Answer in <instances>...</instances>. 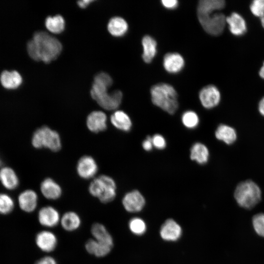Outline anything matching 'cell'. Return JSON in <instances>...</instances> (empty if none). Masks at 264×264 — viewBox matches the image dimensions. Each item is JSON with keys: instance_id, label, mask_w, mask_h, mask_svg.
Wrapping results in <instances>:
<instances>
[{"instance_id": "cell-1", "label": "cell", "mask_w": 264, "mask_h": 264, "mask_svg": "<svg viewBox=\"0 0 264 264\" xmlns=\"http://www.w3.org/2000/svg\"><path fill=\"white\" fill-rule=\"evenodd\" d=\"M62 45L55 37L44 31H37L27 44V50L33 60L49 63L60 54Z\"/></svg>"}, {"instance_id": "cell-2", "label": "cell", "mask_w": 264, "mask_h": 264, "mask_svg": "<svg viewBox=\"0 0 264 264\" xmlns=\"http://www.w3.org/2000/svg\"><path fill=\"white\" fill-rule=\"evenodd\" d=\"M153 104L170 114L176 113L178 108L177 93L174 88L166 83L153 86L150 90Z\"/></svg>"}, {"instance_id": "cell-3", "label": "cell", "mask_w": 264, "mask_h": 264, "mask_svg": "<svg viewBox=\"0 0 264 264\" xmlns=\"http://www.w3.org/2000/svg\"><path fill=\"white\" fill-rule=\"evenodd\" d=\"M88 191L91 196L98 198L101 202L107 203L115 198L116 185L111 177L101 175L91 182L88 186Z\"/></svg>"}, {"instance_id": "cell-4", "label": "cell", "mask_w": 264, "mask_h": 264, "mask_svg": "<svg viewBox=\"0 0 264 264\" xmlns=\"http://www.w3.org/2000/svg\"><path fill=\"white\" fill-rule=\"evenodd\" d=\"M234 197L242 207L249 209L255 206L261 198V191L258 185L252 180L240 183L234 192Z\"/></svg>"}, {"instance_id": "cell-5", "label": "cell", "mask_w": 264, "mask_h": 264, "mask_svg": "<svg viewBox=\"0 0 264 264\" xmlns=\"http://www.w3.org/2000/svg\"><path fill=\"white\" fill-rule=\"evenodd\" d=\"M31 143L37 149L45 148L57 152L61 148V141L58 133L47 126L37 129L33 133Z\"/></svg>"}, {"instance_id": "cell-6", "label": "cell", "mask_w": 264, "mask_h": 264, "mask_svg": "<svg viewBox=\"0 0 264 264\" xmlns=\"http://www.w3.org/2000/svg\"><path fill=\"white\" fill-rule=\"evenodd\" d=\"M198 21L205 32L213 36H219L223 31L226 17L221 13L210 12L197 14Z\"/></svg>"}, {"instance_id": "cell-7", "label": "cell", "mask_w": 264, "mask_h": 264, "mask_svg": "<svg viewBox=\"0 0 264 264\" xmlns=\"http://www.w3.org/2000/svg\"><path fill=\"white\" fill-rule=\"evenodd\" d=\"M199 99L204 108L211 109L218 106L220 102V93L216 86L209 85L200 90Z\"/></svg>"}, {"instance_id": "cell-8", "label": "cell", "mask_w": 264, "mask_h": 264, "mask_svg": "<svg viewBox=\"0 0 264 264\" xmlns=\"http://www.w3.org/2000/svg\"><path fill=\"white\" fill-rule=\"evenodd\" d=\"M122 202L127 212L135 213L140 211L143 208L145 204V199L139 191L133 190L124 195Z\"/></svg>"}, {"instance_id": "cell-9", "label": "cell", "mask_w": 264, "mask_h": 264, "mask_svg": "<svg viewBox=\"0 0 264 264\" xmlns=\"http://www.w3.org/2000/svg\"><path fill=\"white\" fill-rule=\"evenodd\" d=\"M122 98V92L119 90H115L111 92L106 91L96 97L94 100L102 108L111 110L118 109Z\"/></svg>"}, {"instance_id": "cell-10", "label": "cell", "mask_w": 264, "mask_h": 264, "mask_svg": "<svg viewBox=\"0 0 264 264\" xmlns=\"http://www.w3.org/2000/svg\"><path fill=\"white\" fill-rule=\"evenodd\" d=\"M61 217L58 211L51 206L43 207L39 210L38 214L40 224L47 228L56 226L60 222Z\"/></svg>"}, {"instance_id": "cell-11", "label": "cell", "mask_w": 264, "mask_h": 264, "mask_svg": "<svg viewBox=\"0 0 264 264\" xmlns=\"http://www.w3.org/2000/svg\"><path fill=\"white\" fill-rule=\"evenodd\" d=\"M35 242L38 247L45 253H50L56 248L58 239L52 231L44 230L37 233L35 237Z\"/></svg>"}, {"instance_id": "cell-12", "label": "cell", "mask_w": 264, "mask_h": 264, "mask_svg": "<svg viewBox=\"0 0 264 264\" xmlns=\"http://www.w3.org/2000/svg\"><path fill=\"white\" fill-rule=\"evenodd\" d=\"M76 169L81 177L87 179L95 176L98 171V166L92 157L84 155L78 161Z\"/></svg>"}, {"instance_id": "cell-13", "label": "cell", "mask_w": 264, "mask_h": 264, "mask_svg": "<svg viewBox=\"0 0 264 264\" xmlns=\"http://www.w3.org/2000/svg\"><path fill=\"white\" fill-rule=\"evenodd\" d=\"M107 117L102 111H93L88 116L86 120L87 126L91 132L97 133L107 129Z\"/></svg>"}, {"instance_id": "cell-14", "label": "cell", "mask_w": 264, "mask_h": 264, "mask_svg": "<svg viewBox=\"0 0 264 264\" xmlns=\"http://www.w3.org/2000/svg\"><path fill=\"white\" fill-rule=\"evenodd\" d=\"M38 197L33 190H25L20 193L18 202L20 208L23 211L30 213L34 211L38 205Z\"/></svg>"}, {"instance_id": "cell-15", "label": "cell", "mask_w": 264, "mask_h": 264, "mask_svg": "<svg viewBox=\"0 0 264 264\" xmlns=\"http://www.w3.org/2000/svg\"><path fill=\"white\" fill-rule=\"evenodd\" d=\"M182 229L180 225L173 219H168L162 224L160 234L161 238L167 241L177 240L181 235Z\"/></svg>"}, {"instance_id": "cell-16", "label": "cell", "mask_w": 264, "mask_h": 264, "mask_svg": "<svg viewBox=\"0 0 264 264\" xmlns=\"http://www.w3.org/2000/svg\"><path fill=\"white\" fill-rule=\"evenodd\" d=\"M163 65L168 72L176 73L184 67V60L182 56L177 53H168L163 58Z\"/></svg>"}, {"instance_id": "cell-17", "label": "cell", "mask_w": 264, "mask_h": 264, "mask_svg": "<svg viewBox=\"0 0 264 264\" xmlns=\"http://www.w3.org/2000/svg\"><path fill=\"white\" fill-rule=\"evenodd\" d=\"M40 190L43 196L50 200L59 198L62 191L60 185L50 178L44 179L41 183Z\"/></svg>"}, {"instance_id": "cell-18", "label": "cell", "mask_w": 264, "mask_h": 264, "mask_svg": "<svg viewBox=\"0 0 264 264\" xmlns=\"http://www.w3.org/2000/svg\"><path fill=\"white\" fill-rule=\"evenodd\" d=\"M226 23L228 24L231 33L235 36H241L246 31V22L239 14L233 12L226 18Z\"/></svg>"}, {"instance_id": "cell-19", "label": "cell", "mask_w": 264, "mask_h": 264, "mask_svg": "<svg viewBox=\"0 0 264 264\" xmlns=\"http://www.w3.org/2000/svg\"><path fill=\"white\" fill-rule=\"evenodd\" d=\"M0 181L5 188L10 190L17 188L19 184L16 173L9 167H3L0 169Z\"/></svg>"}, {"instance_id": "cell-20", "label": "cell", "mask_w": 264, "mask_h": 264, "mask_svg": "<svg viewBox=\"0 0 264 264\" xmlns=\"http://www.w3.org/2000/svg\"><path fill=\"white\" fill-rule=\"evenodd\" d=\"M90 232L92 238L97 242L113 247V238L103 224L98 222L93 223L91 227Z\"/></svg>"}, {"instance_id": "cell-21", "label": "cell", "mask_w": 264, "mask_h": 264, "mask_svg": "<svg viewBox=\"0 0 264 264\" xmlns=\"http://www.w3.org/2000/svg\"><path fill=\"white\" fill-rule=\"evenodd\" d=\"M110 120L113 126L121 131L128 132L132 127V121L125 112L117 110L110 116Z\"/></svg>"}, {"instance_id": "cell-22", "label": "cell", "mask_w": 264, "mask_h": 264, "mask_svg": "<svg viewBox=\"0 0 264 264\" xmlns=\"http://www.w3.org/2000/svg\"><path fill=\"white\" fill-rule=\"evenodd\" d=\"M209 151L207 146L200 142L194 143L190 149L191 160L200 165L206 164L209 158Z\"/></svg>"}, {"instance_id": "cell-23", "label": "cell", "mask_w": 264, "mask_h": 264, "mask_svg": "<svg viewBox=\"0 0 264 264\" xmlns=\"http://www.w3.org/2000/svg\"><path fill=\"white\" fill-rule=\"evenodd\" d=\"M81 222V218L77 213L67 211L61 216L60 223L65 230L72 232L80 227Z\"/></svg>"}, {"instance_id": "cell-24", "label": "cell", "mask_w": 264, "mask_h": 264, "mask_svg": "<svg viewBox=\"0 0 264 264\" xmlns=\"http://www.w3.org/2000/svg\"><path fill=\"white\" fill-rule=\"evenodd\" d=\"M85 249L90 254L96 257H104L111 251L112 247L97 242L93 238L88 239L85 243Z\"/></svg>"}, {"instance_id": "cell-25", "label": "cell", "mask_w": 264, "mask_h": 264, "mask_svg": "<svg viewBox=\"0 0 264 264\" xmlns=\"http://www.w3.org/2000/svg\"><path fill=\"white\" fill-rule=\"evenodd\" d=\"M21 74L16 70L3 71L0 75V81L5 88L13 89L17 88L22 83Z\"/></svg>"}, {"instance_id": "cell-26", "label": "cell", "mask_w": 264, "mask_h": 264, "mask_svg": "<svg viewBox=\"0 0 264 264\" xmlns=\"http://www.w3.org/2000/svg\"><path fill=\"white\" fill-rule=\"evenodd\" d=\"M142 58L146 63H150L155 57L157 49L155 40L149 35H145L142 39Z\"/></svg>"}, {"instance_id": "cell-27", "label": "cell", "mask_w": 264, "mask_h": 264, "mask_svg": "<svg viewBox=\"0 0 264 264\" xmlns=\"http://www.w3.org/2000/svg\"><path fill=\"white\" fill-rule=\"evenodd\" d=\"M215 135L217 139L228 145L233 144L236 140L237 136L235 130L225 124L220 125L215 131Z\"/></svg>"}, {"instance_id": "cell-28", "label": "cell", "mask_w": 264, "mask_h": 264, "mask_svg": "<svg viewBox=\"0 0 264 264\" xmlns=\"http://www.w3.org/2000/svg\"><path fill=\"white\" fill-rule=\"evenodd\" d=\"M128 25L127 22L120 17L112 18L109 22L108 29L111 35L115 37H120L125 35L128 31Z\"/></svg>"}, {"instance_id": "cell-29", "label": "cell", "mask_w": 264, "mask_h": 264, "mask_svg": "<svg viewBox=\"0 0 264 264\" xmlns=\"http://www.w3.org/2000/svg\"><path fill=\"white\" fill-rule=\"evenodd\" d=\"M225 5L223 0H201L198 4L197 14L216 12L223 9Z\"/></svg>"}, {"instance_id": "cell-30", "label": "cell", "mask_w": 264, "mask_h": 264, "mask_svg": "<svg viewBox=\"0 0 264 264\" xmlns=\"http://www.w3.org/2000/svg\"><path fill=\"white\" fill-rule=\"evenodd\" d=\"M45 25L50 32L59 34L64 31L65 22L61 15H57L53 17H48L45 20Z\"/></svg>"}, {"instance_id": "cell-31", "label": "cell", "mask_w": 264, "mask_h": 264, "mask_svg": "<svg viewBox=\"0 0 264 264\" xmlns=\"http://www.w3.org/2000/svg\"><path fill=\"white\" fill-rule=\"evenodd\" d=\"M181 122L187 129H194L198 125L199 119L196 112L193 110H187L181 116Z\"/></svg>"}, {"instance_id": "cell-32", "label": "cell", "mask_w": 264, "mask_h": 264, "mask_svg": "<svg viewBox=\"0 0 264 264\" xmlns=\"http://www.w3.org/2000/svg\"><path fill=\"white\" fill-rule=\"evenodd\" d=\"M14 207V202L12 198L4 193H0V213L7 214Z\"/></svg>"}, {"instance_id": "cell-33", "label": "cell", "mask_w": 264, "mask_h": 264, "mask_svg": "<svg viewBox=\"0 0 264 264\" xmlns=\"http://www.w3.org/2000/svg\"><path fill=\"white\" fill-rule=\"evenodd\" d=\"M129 227L131 231L135 235H141L146 230L145 222L139 218H133L129 222Z\"/></svg>"}, {"instance_id": "cell-34", "label": "cell", "mask_w": 264, "mask_h": 264, "mask_svg": "<svg viewBox=\"0 0 264 264\" xmlns=\"http://www.w3.org/2000/svg\"><path fill=\"white\" fill-rule=\"evenodd\" d=\"M251 13L261 18L264 15V0H255L250 5Z\"/></svg>"}, {"instance_id": "cell-35", "label": "cell", "mask_w": 264, "mask_h": 264, "mask_svg": "<svg viewBox=\"0 0 264 264\" xmlns=\"http://www.w3.org/2000/svg\"><path fill=\"white\" fill-rule=\"evenodd\" d=\"M253 224L257 234L264 237V214L255 215L253 219Z\"/></svg>"}, {"instance_id": "cell-36", "label": "cell", "mask_w": 264, "mask_h": 264, "mask_svg": "<svg viewBox=\"0 0 264 264\" xmlns=\"http://www.w3.org/2000/svg\"><path fill=\"white\" fill-rule=\"evenodd\" d=\"M153 146L158 150L165 149L167 145L165 138L160 134H155L152 136Z\"/></svg>"}, {"instance_id": "cell-37", "label": "cell", "mask_w": 264, "mask_h": 264, "mask_svg": "<svg viewBox=\"0 0 264 264\" xmlns=\"http://www.w3.org/2000/svg\"><path fill=\"white\" fill-rule=\"evenodd\" d=\"M35 264H58V263L53 257L45 256L38 260Z\"/></svg>"}, {"instance_id": "cell-38", "label": "cell", "mask_w": 264, "mask_h": 264, "mask_svg": "<svg viewBox=\"0 0 264 264\" xmlns=\"http://www.w3.org/2000/svg\"><path fill=\"white\" fill-rule=\"evenodd\" d=\"M142 146L145 151L147 152L151 151L154 147L152 140V136H147L143 141Z\"/></svg>"}, {"instance_id": "cell-39", "label": "cell", "mask_w": 264, "mask_h": 264, "mask_svg": "<svg viewBox=\"0 0 264 264\" xmlns=\"http://www.w3.org/2000/svg\"><path fill=\"white\" fill-rule=\"evenodd\" d=\"M161 3L164 7L173 9L177 7L178 2L176 0H162Z\"/></svg>"}, {"instance_id": "cell-40", "label": "cell", "mask_w": 264, "mask_h": 264, "mask_svg": "<svg viewBox=\"0 0 264 264\" xmlns=\"http://www.w3.org/2000/svg\"><path fill=\"white\" fill-rule=\"evenodd\" d=\"M94 1V0H79L77 1V4L80 7L82 8H85L87 7L90 3Z\"/></svg>"}, {"instance_id": "cell-41", "label": "cell", "mask_w": 264, "mask_h": 264, "mask_svg": "<svg viewBox=\"0 0 264 264\" xmlns=\"http://www.w3.org/2000/svg\"><path fill=\"white\" fill-rule=\"evenodd\" d=\"M258 110L261 114L264 116V97L260 100L259 103Z\"/></svg>"}, {"instance_id": "cell-42", "label": "cell", "mask_w": 264, "mask_h": 264, "mask_svg": "<svg viewBox=\"0 0 264 264\" xmlns=\"http://www.w3.org/2000/svg\"><path fill=\"white\" fill-rule=\"evenodd\" d=\"M259 75L261 78L264 79V62L263 66L261 67L259 71Z\"/></svg>"}, {"instance_id": "cell-43", "label": "cell", "mask_w": 264, "mask_h": 264, "mask_svg": "<svg viewBox=\"0 0 264 264\" xmlns=\"http://www.w3.org/2000/svg\"><path fill=\"white\" fill-rule=\"evenodd\" d=\"M261 22L263 27L264 28V15L261 18Z\"/></svg>"}, {"instance_id": "cell-44", "label": "cell", "mask_w": 264, "mask_h": 264, "mask_svg": "<svg viewBox=\"0 0 264 264\" xmlns=\"http://www.w3.org/2000/svg\"><path fill=\"white\" fill-rule=\"evenodd\" d=\"M2 164V162L1 159L0 158V167L1 166Z\"/></svg>"}]
</instances>
